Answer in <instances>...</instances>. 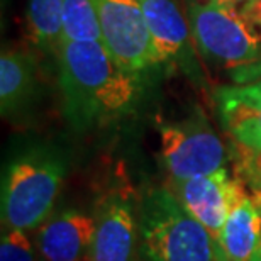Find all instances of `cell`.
I'll return each instance as SVG.
<instances>
[{"mask_svg":"<svg viewBox=\"0 0 261 261\" xmlns=\"http://www.w3.org/2000/svg\"><path fill=\"white\" fill-rule=\"evenodd\" d=\"M58 60L65 114L73 126H103L134 107L139 75L119 66L100 41H61Z\"/></svg>","mask_w":261,"mask_h":261,"instance_id":"cell-1","label":"cell"},{"mask_svg":"<svg viewBox=\"0 0 261 261\" xmlns=\"http://www.w3.org/2000/svg\"><path fill=\"white\" fill-rule=\"evenodd\" d=\"M192 39L198 51L234 73L238 85L261 80V28L236 0H207L189 9Z\"/></svg>","mask_w":261,"mask_h":261,"instance_id":"cell-2","label":"cell"},{"mask_svg":"<svg viewBox=\"0 0 261 261\" xmlns=\"http://www.w3.org/2000/svg\"><path fill=\"white\" fill-rule=\"evenodd\" d=\"M139 232L149 261H227L211 231L166 189H156L144 197Z\"/></svg>","mask_w":261,"mask_h":261,"instance_id":"cell-3","label":"cell"},{"mask_svg":"<svg viewBox=\"0 0 261 261\" xmlns=\"http://www.w3.org/2000/svg\"><path fill=\"white\" fill-rule=\"evenodd\" d=\"M65 165L49 151H31L9 166L2 189V219L9 229L29 231L44 222L63 181Z\"/></svg>","mask_w":261,"mask_h":261,"instance_id":"cell-4","label":"cell"},{"mask_svg":"<svg viewBox=\"0 0 261 261\" xmlns=\"http://www.w3.org/2000/svg\"><path fill=\"white\" fill-rule=\"evenodd\" d=\"M102 44L119 66L141 75L160 63L139 0H95Z\"/></svg>","mask_w":261,"mask_h":261,"instance_id":"cell-5","label":"cell"},{"mask_svg":"<svg viewBox=\"0 0 261 261\" xmlns=\"http://www.w3.org/2000/svg\"><path fill=\"white\" fill-rule=\"evenodd\" d=\"M161 158L173 181L212 175L224 168L226 149L219 136L200 121L160 127Z\"/></svg>","mask_w":261,"mask_h":261,"instance_id":"cell-6","label":"cell"},{"mask_svg":"<svg viewBox=\"0 0 261 261\" xmlns=\"http://www.w3.org/2000/svg\"><path fill=\"white\" fill-rule=\"evenodd\" d=\"M175 192L187 211L219 241L229 214L246 197L241 180L231 178L226 168L212 175L173 181Z\"/></svg>","mask_w":261,"mask_h":261,"instance_id":"cell-7","label":"cell"},{"mask_svg":"<svg viewBox=\"0 0 261 261\" xmlns=\"http://www.w3.org/2000/svg\"><path fill=\"white\" fill-rule=\"evenodd\" d=\"M136 214L127 192H111L102 198L95 216V236L88 261H133Z\"/></svg>","mask_w":261,"mask_h":261,"instance_id":"cell-8","label":"cell"},{"mask_svg":"<svg viewBox=\"0 0 261 261\" xmlns=\"http://www.w3.org/2000/svg\"><path fill=\"white\" fill-rule=\"evenodd\" d=\"M216 102L231 138L243 148L261 151V80L221 87Z\"/></svg>","mask_w":261,"mask_h":261,"instance_id":"cell-9","label":"cell"},{"mask_svg":"<svg viewBox=\"0 0 261 261\" xmlns=\"http://www.w3.org/2000/svg\"><path fill=\"white\" fill-rule=\"evenodd\" d=\"M93 236L95 219L68 211L41 226L38 248L44 261H82L90 254Z\"/></svg>","mask_w":261,"mask_h":261,"instance_id":"cell-10","label":"cell"},{"mask_svg":"<svg viewBox=\"0 0 261 261\" xmlns=\"http://www.w3.org/2000/svg\"><path fill=\"white\" fill-rule=\"evenodd\" d=\"M139 5L160 63L190 58V24L175 0H139Z\"/></svg>","mask_w":261,"mask_h":261,"instance_id":"cell-11","label":"cell"},{"mask_svg":"<svg viewBox=\"0 0 261 261\" xmlns=\"http://www.w3.org/2000/svg\"><path fill=\"white\" fill-rule=\"evenodd\" d=\"M219 244L227 261H251L261 244V200L256 195H246L232 208Z\"/></svg>","mask_w":261,"mask_h":261,"instance_id":"cell-12","label":"cell"},{"mask_svg":"<svg viewBox=\"0 0 261 261\" xmlns=\"http://www.w3.org/2000/svg\"><path fill=\"white\" fill-rule=\"evenodd\" d=\"M34 88V61L24 53L7 51L0 58V109L2 116L19 111Z\"/></svg>","mask_w":261,"mask_h":261,"instance_id":"cell-13","label":"cell"},{"mask_svg":"<svg viewBox=\"0 0 261 261\" xmlns=\"http://www.w3.org/2000/svg\"><path fill=\"white\" fill-rule=\"evenodd\" d=\"M63 4L65 0H29V34L38 48L60 51Z\"/></svg>","mask_w":261,"mask_h":261,"instance_id":"cell-14","label":"cell"},{"mask_svg":"<svg viewBox=\"0 0 261 261\" xmlns=\"http://www.w3.org/2000/svg\"><path fill=\"white\" fill-rule=\"evenodd\" d=\"M61 41H100L102 31L95 0H65L61 14Z\"/></svg>","mask_w":261,"mask_h":261,"instance_id":"cell-15","label":"cell"},{"mask_svg":"<svg viewBox=\"0 0 261 261\" xmlns=\"http://www.w3.org/2000/svg\"><path fill=\"white\" fill-rule=\"evenodd\" d=\"M0 261H36V253L24 231L9 229L2 236Z\"/></svg>","mask_w":261,"mask_h":261,"instance_id":"cell-16","label":"cell"},{"mask_svg":"<svg viewBox=\"0 0 261 261\" xmlns=\"http://www.w3.org/2000/svg\"><path fill=\"white\" fill-rule=\"evenodd\" d=\"M246 149V158H244L241 168L244 171V176L249 181V185L253 187L254 195L261 200V151Z\"/></svg>","mask_w":261,"mask_h":261,"instance_id":"cell-17","label":"cell"},{"mask_svg":"<svg viewBox=\"0 0 261 261\" xmlns=\"http://www.w3.org/2000/svg\"><path fill=\"white\" fill-rule=\"evenodd\" d=\"M239 9L253 24L261 28V0H244L239 5Z\"/></svg>","mask_w":261,"mask_h":261,"instance_id":"cell-18","label":"cell"},{"mask_svg":"<svg viewBox=\"0 0 261 261\" xmlns=\"http://www.w3.org/2000/svg\"><path fill=\"white\" fill-rule=\"evenodd\" d=\"M251 261H261V244H259V248L256 249V253L253 254V258Z\"/></svg>","mask_w":261,"mask_h":261,"instance_id":"cell-19","label":"cell"},{"mask_svg":"<svg viewBox=\"0 0 261 261\" xmlns=\"http://www.w3.org/2000/svg\"><path fill=\"white\" fill-rule=\"evenodd\" d=\"M236 2H238V4H239V2H244V0H236Z\"/></svg>","mask_w":261,"mask_h":261,"instance_id":"cell-20","label":"cell"}]
</instances>
